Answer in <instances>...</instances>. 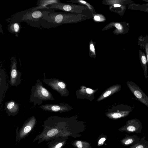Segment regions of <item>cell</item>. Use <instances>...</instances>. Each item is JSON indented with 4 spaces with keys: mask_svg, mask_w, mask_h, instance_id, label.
Wrapping results in <instances>:
<instances>
[{
    "mask_svg": "<svg viewBox=\"0 0 148 148\" xmlns=\"http://www.w3.org/2000/svg\"><path fill=\"white\" fill-rule=\"evenodd\" d=\"M43 78L42 80L44 83L50 86L53 90L62 95L65 90L66 86L63 82L55 78L50 79Z\"/></svg>",
    "mask_w": 148,
    "mask_h": 148,
    "instance_id": "ba28073f",
    "label": "cell"
},
{
    "mask_svg": "<svg viewBox=\"0 0 148 148\" xmlns=\"http://www.w3.org/2000/svg\"><path fill=\"white\" fill-rule=\"evenodd\" d=\"M95 42L90 40L89 44V55L91 57H95L96 56L95 48Z\"/></svg>",
    "mask_w": 148,
    "mask_h": 148,
    "instance_id": "44dd1931",
    "label": "cell"
},
{
    "mask_svg": "<svg viewBox=\"0 0 148 148\" xmlns=\"http://www.w3.org/2000/svg\"><path fill=\"white\" fill-rule=\"evenodd\" d=\"M39 108L44 111L53 112H61L66 109V107L61 103L46 104L41 105Z\"/></svg>",
    "mask_w": 148,
    "mask_h": 148,
    "instance_id": "8fae6325",
    "label": "cell"
},
{
    "mask_svg": "<svg viewBox=\"0 0 148 148\" xmlns=\"http://www.w3.org/2000/svg\"><path fill=\"white\" fill-rule=\"evenodd\" d=\"M72 3H78L79 5L88 8L92 13V15L96 13L93 6L87 2L83 0H71L67 1Z\"/></svg>",
    "mask_w": 148,
    "mask_h": 148,
    "instance_id": "d6986e66",
    "label": "cell"
},
{
    "mask_svg": "<svg viewBox=\"0 0 148 148\" xmlns=\"http://www.w3.org/2000/svg\"><path fill=\"white\" fill-rule=\"evenodd\" d=\"M139 56L141 66L142 68L145 78H147L148 74V64L147 57L145 53L140 49L139 50Z\"/></svg>",
    "mask_w": 148,
    "mask_h": 148,
    "instance_id": "5bb4252c",
    "label": "cell"
},
{
    "mask_svg": "<svg viewBox=\"0 0 148 148\" xmlns=\"http://www.w3.org/2000/svg\"><path fill=\"white\" fill-rule=\"evenodd\" d=\"M62 145V144L60 143L57 144L55 148H59Z\"/></svg>",
    "mask_w": 148,
    "mask_h": 148,
    "instance_id": "4dcf8cb0",
    "label": "cell"
},
{
    "mask_svg": "<svg viewBox=\"0 0 148 148\" xmlns=\"http://www.w3.org/2000/svg\"><path fill=\"white\" fill-rule=\"evenodd\" d=\"M10 60L11 64L10 72V84L11 86H17L20 84L21 82V73L17 69V62L15 58L12 57Z\"/></svg>",
    "mask_w": 148,
    "mask_h": 148,
    "instance_id": "5b68a950",
    "label": "cell"
},
{
    "mask_svg": "<svg viewBox=\"0 0 148 148\" xmlns=\"http://www.w3.org/2000/svg\"><path fill=\"white\" fill-rule=\"evenodd\" d=\"M125 7L123 4H115L110 5L109 10L112 12H114L121 15L125 9Z\"/></svg>",
    "mask_w": 148,
    "mask_h": 148,
    "instance_id": "ac0fdd59",
    "label": "cell"
},
{
    "mask_svg": "<svg viewBox=\"0 0 148 148\" xmlns=\"http://www.w3.org/2000/svg\"><path fill=\"white\" fill-rule=\"evenodd\" d=\"M86 91L87 93L89 94H91L94 92L92 90L89 88H87L86 89Z\"/></svg>",
    "mask_w": 148,
    "mask_h": 148,
    "instance_id": "f1b7e54d",
    "label": "cell"
},
{
    "mask_svg": "<svg viewBox=\"0 0 148 148\" xmlns=\"http://www.w3.org/2000/svg\"><path fill=\"white\" fill-rule=\"evenodd\" d=\"M106 140V138H103L100 139L98 142L99 145L103 143Z\"/></svg>",
    "mask_w": 148,
    "mask_h": 148,
    "instance_id": "f546056e",
    "label": "cell"
},
{
    "mask_svg": "<svg viewBox=\"0 0 148 148\" xmlns=\"http://www.w3.org/2000/svg\"><path fill=\"white\" fill-rule=\"evenodd\" d=\"M92 16L93 20L96 22H103L106 20V18L101 14L96 13L92 14Z\"/></svg>",
    "mask_w": 148,
    "mask_h": 148,
    "instance_id": "7402d4cb",
    "label": "cell"
},
{
    "mask_svg": "<svg viewBox=\"0 0 148 148\" xmlns=\"http://www.w3.org/2000/svg\"><path fill=\"white\" fill-rule=\"evenodd\" d=\"M127 24L123 22H111L107 25L102 29L106 30L114 27L115 29L113 33L115 34H124L127 33Z\"/></svg>",
    "mask_w": 148,
    "mask_h": 148,
    "instance_id": "9c48e42d",
    "label": "cell"
},
{
    "mask_svg": "<svg viewBox=\"0 0 148 148\" xmlns=\"http://www.w3.org/2000/svg\"><path fill=\"white\" fill-rule=\"evenodd\" d=\"M126 137L121 140L122 143L124 145H132L137 143L140 140V137L137 136L128 135L126 134Z\"/></svg>",
    "mask_w": 148,
    "mask_h": 148,
    "instance_id": "9a60e30c",
    "label": "cell"
},
{
    "mask_svg": "<svg viewBox=\"0 0 148 148\" xmlns=\"http://www.w3.org/2000/svg\"><path fill=\"white\" fill-rule=\"evenodd\" d=\"M138 44L140 47L143 48L145 52L148 64V36L147 35L144 37L140 36L138 39ZM148 82V71L147 76Z\"/></svg>",
    "mask_w": 148,
    "mask_h": 148,
    "instance_id": "2e32d148",
    "label": "cell"
},
{
    "mask_svg": "<svg viewBox=\"0 0 148 148\" xmlns=\"http://www.w3.org/2000/svg\"><path fill=\"white\" fill-rule=\"evenodd\" d=\"M21 27L20 23L16 22H12L8 25V29L10 33L15 34L17 37Z\"/></svg>",
    "mask_w": 148,
    "mask_h": 148,
    "instance_id": "e0dca14e",
    "label": "cell"
},
{
    "mask_svg": "<svg viewBox=\"0 0 148 148\" xmlns=\"http://www.w3.org/2000/svg\"><path fill=\"white\" fill-rule=\"evenodd\" d=\"M58 132V130L53 129L49 130L47 133V135L49 137L53 136L56 135Z\"/></svg>",
    "mask_w": 148,
    "mask_h": 148,
    "instance_id": "484cf974",
    "label": "cell"
},
{
    "mask_svg": "<svg viewBox=\"0 0 148 148\" xmlns=\"http://www.w3.org/2000/svg\"><path fill=\"white\" fill-rule=\"evenodd\" d=\"M143 127L140 121L137 119H133L128 120L126 125L121 128L122 131L128 134L141 132Z\"/></svg>",
    "mask_w": 148,
    "mask_h": 148,
    "instance_id": "52a82bcc",
    "label": "cell"
},
{
    "mask_svg": "<svg viewBox=\"0 0 148 148\" xmlns=\"http://www.w3.org/2000/svg\"><path fill=\"white\" fill-rule=\"evenodd\" d=\"M92 18L86 15L66 12H56L55 10L49 13L42 20L40 27L54 28L64 24L75 23Z\"/></svg>",
    "mask_w": 148,
    "mask_h": 148,
    "instance_id": "6da1fadb",
    "label": "cell"
},
{
    "mask_svg": "<svg viewBox=\"0 0 148 148\" xmlns=\"http://www.w3.org/2000/svg\"><path fill=\"white\" fill-rule=\"evenodd\" d=\"M47 7L55 10H59L65 12L86 15L93 17L92 16L89 15V12H91L88 8L79 4L60 2L51 4Z\"/></svg>",
    "mask_w": 148,
    "mask_h": 148,
    "instance_id": "277c9868",
    "label": "cell"
},
{
    "mask_svg": "<svg viewBox=\"0 0 148 148\" xmlns=\"http://www.w3.org/2000/svg\"><path fill=\"white\" fill-rule=\"evenodd\" d=\"M31 130V127L29 125H27L24 129V132L25 133H27Z\"/></svg>",
    "mask_w": 148,
    "mask_h": 148,
    "instance_id": "4316f807",
    "label": "cell"
},
{
    "mask_svg": "<svg viewBox=\"0 0 148 148\" xmlns=\"http://www.w3.org/2000/svg\"><path fill=\"white\" fill-rule=\"evenodd\" d=\"M128 116V115H127L125 114L119 113L116 112L113 113L111 115L112 117L114 119H117L122 117H124Z\"/></svg>",
    "mask_w": 148,
    "mask_h": 148,
    "instance_id": "d4e9b609",
    "label": "cell"
},
{
    "mask_svg": "<svg viewBox=\"0 0 148 148\" xmlns=\"http://www.w3.org/2000/svg\"><path fill=\"white\" fill-rule=\"evenodd\" d=\"M0 104H1L4 95L7 90L8 85L7 84L5 73L3 69H0Z\"/></svg>",
    "mask_w": 148,
    "mask_h": 148,
    "instance_id": "7c38bea8",
    "label": "cell"
},
{
    "mask_svg": "<svg viewBox=\"0 0 148 148\" xmlns=\"http://www.w3.org/2000/svg\"><path fill=\"white\" fill-rule=\"evenodd\" d=\"M129 148H148V141L142 138L137 143L131 146Z\"/></svg>",
    "mask_w": 148,
    "mask_h": 148,
    "instance_id": "ffe728a7",
    "label": "cell"
},
{
    "mask_svg": "<svg viewBox=\"0 0 148 148\" xmlns=\"http://www.w3.org/2000/svg\"><path fill=\"white\" fill-rule=\"evenodd\" d=\"M60 2V0H39L37 3V6L32 8V10L40 9L47 8L49 9L48 6L55 3Z\"/></svg>",
    "mask_w": 148,
    "mask_h": 148,
    "instance_id": "4fadbf2b",
    "label": "cell"
},
{
    "mask_svg": "<svg viewBox=\"0 0 148 148\" xmlns=\"http://www.w3.org/2000/svg\"><path fill=\"white\" fill-rule=\"evenodd\" d=\"M76 145L78 148H82V143L81 141H77L76 142Z\"/></svg>",
    "mask_w": 148,
    "mask_h": 148,
    "instance_id": "83f0119b",
    "label": "cell"
},
{
    "mask_svg": "<svg viewBox=\"0 0 148 148\" xmlns=\"http://www.w3.org/2000/svg\"><path fill=\"white\" fill-rule=\"evenodd\" d=\"M19 109V105L14 100L6 101L5 103L4 110L9 115H16L18 112Z\"/></svg>",
    "mask_w": 148,
    "mask_h": 148,
    "instance_id": "30bf717a",
    "label": "cell"
},
{
    "mask_svg": "<svg viewBox=\"0 0 148 148\" xmlns=\"http://www.w3.org/2000/svg\"><path fill=\"white\" fill-rule=\"evenodd\" d=\"M32 8L18 12L8 19L10 23L14 21L20 23L24 22L31 26L40 27L44 18L55 10L51 9H40L32 10Z\"/></svg>",
    "mask_w": 148,
    "mask_h": 148,
    "instance_id": "7a4b0ae2",
    "label": "cell"
},
{
    "mask_svg": "<svg viewBox=\"0 0 148 148\" xmlns=\"http://www.w3.org/2000/svg\"><path fill=\"white\" fill-rule=\"evenodd\" d=\"M121 86L120 85H116L113 87L111 90H108L105 92L103 95V97H106L110 95L112 92L118 91L120 89Z\"/></svg>",
    "mask_w": 148,
    "mask_h": 148,
    "instance_id": "cb8c5ba5",
    "label": "cell"
},
{
    "mask_svg": "<svg viewBox=\"0 0 148 148\" xmlns=\"http://www.w3.org/2000/svg\"><path fill=\"white\" fill-rule=\"evenodd\" d=\"M125 1L119 0H103L102 1V3L103 4L108 5H112L115 4H123L124 3Z\"/></svg>",
    "mask_w": 148,
    "mask_h": 148,
    "instance_id": "603a6c76",
    "label": "cell"
},
{
    "mask_svg": "<svg viewBox=\"0 0 148 148\" xmlns=\"http://www.w3.org/2000/svg\"><path fill=\"white\" fill-rule=\"evenodd\" d=\"M127 85L131 92L140 102L148 107V96L134 82L127 81Z\"/></svg>",
    "mask_w": 148,
    "mask_h": 148,
    "instance_id": "8992f818",
    "label": "cell"
},
{
    "mask_svg": "<svg viewBox=\"0 0 148 148\" xmlns=\"http://www.w3.org/2000/svg\"><path fill=\"white\" fill-rule=\"evenodd\" d=\"M31 91L29 100L30 102L33 103L34 106L37 104L40 105L43 101L55 100L51 93L43 86L40 78L32 87Z\"/></svg>",
    "mask_w": 148,
    "mask_h": 148,
    "instance_id": "3957f363",
    "label": "cell"
}]
</instances>
